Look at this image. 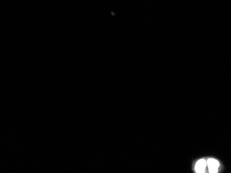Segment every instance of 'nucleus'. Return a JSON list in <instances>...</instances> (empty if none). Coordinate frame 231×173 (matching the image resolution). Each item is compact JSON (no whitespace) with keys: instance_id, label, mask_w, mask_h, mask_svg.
<instances>
[{"instance_id":"nucleus-1","label":"nucleus","mask_w":231,"mask_h":173,"mask_svg":"<svg viewBox=\"0 0 231 173\" xmlns=\"http://www.w3.org/2000/svg\"><path fill=\"white\" fill-rule=\"evenodd\" d=\"M207 166H208L209 171L210 172H217L219 166V163L217 160L210 159L207 161Z\"/></svg>"},{"instance_id":"nucleus-2","label":"nucleus","mask_w":231,"mask_h":173,"mask_svg":"<svg viewBox=\"0 0 231 173\" xmlns=\"http://www.w3.org/2000/svg\"><path fill=\"white\" fill-rule=\"evenodd\" d=\"M207 166V162L204 159H201L198 161L196 163L195 170L197 172H204L205 171L206 167Z\"/></svg>"}]
</instances>
